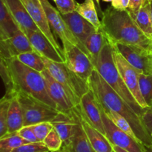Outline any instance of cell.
<instances>
[{"label":"cell","mask_w":152,"mask_h":152,"mask_svg":"<svg viewBox=\"0 0 152 152\" xmlns=\"http://www.w3.org/2000/svg\"><path fill=\"white\" fill-rule=\"evenodd\" d=\"M107 41V37L102 28L92 33L85 42V46L88 50L94 64L96 65L99 55Z\"/></svg>","instance_id":"24"},{"label":"cell","mask_w":152,"mask_h":152,"mask_svg":"<svg viewBox=\"0 0 152 152\" xmlns=\"http://www.w3.org/2000/svg\"><path fill=\"white\" fill-rule=\"evenodd\" d=\"M102 1H105V2H111V1H112V0H102Z\"/></svg>","instance_id":"47"},{"label":"cell","mask_w":152,"mask_h":152,"mask_svg":"<svg viewBox=\"0 0 152 152\" xmlns=\"http://www.w3.org/2000/svg\"><path fill=\"white\" fill-rule=\"evenodd\" d=\"M150 6H151V18H152V0H150Z\"/></svg>","instance_id":"46"},{"label":"cell","mask_w":152,"mask_h":152,"mask_svg":"<svg viewBox=\"0 0 152 152\" xmlns=\"http://www.w3.org/2000/svg\"><path fill=\"white\" fill-rule=\"evenodd\" d=\"M112 152H116L115 151H114V149H113V151H112Z\"/></svg>","instance_id":"48"},{"label":"cell","mask_w":152,"mask_h":152,"mask_svg":"<svg viewBox=\"0 0 152 152\" xmlns=\"http://www.w3.org/2000/svg\"><path fill=\"white\" fill-rule=\"evenodd\" d=\"M7 42L13 57L22 53L36 52L28 37L21 29L18 30Z\"/></svg>","instance_id":"23"},{"label":"cell","mask_w":152,"mask_h":152,"mask_svg":"<svg viewBox=\"0 0 152 152\" xmlns=\"http://www.w3.org/2000/svg\"><path fill=\"white\" fill-rule=\"evenodd\" d=\"M111 46H112L113 58H114L116 67L123 80H124L127 88L132 94L138 104L140 105V107H142L143 109L148 108L146 102H145L142 97L140 89L139 75L141 73L136 68H134L129 62H128L127 60L123 57V55L112 45Z\"/></svg>","instance_id":"8"},{"label":"cell","mask_w":152,"mask_h":152,"mask_svg":"<svg viewBox=\"0 0 152 152\" xmlns=\"http://www.w3.org/2000/svg\"><path fill=\"white\" fill-rule=\"evenodd\" d=\"M95 69L114 91L120 95V97L126 101L140 117H142L145 109L138 104L119 73L113 58L112 46L108 39L99 53L95 65Z\"/></svg>","instance_id":"4"},{"label":"cell","mask_w":152,"mask_h":152,"mask_svg":"<svg viewBox=\"0 0 152 152\" xmlns=\"http://www.w3.org/2000/svg\"><path fill=\"white\" fill-rule=\"evenodd\" d=\"M53 152H66V151H65V148H64L62 146V148H61L59 150V151H53Z\"/></svg>","instance_id":"45"},{"label":"cell","mask_w":152,"mask_h":152,"mask_svg":"<svg viewBox=\"0 0 152 152\" xmlns=\"http://www.w3.org/2000/svg\"><path fill=\"white\" fill-rule=\"evenodd\" d=\"M16 57L24 65L39 72H42L44 70L46 69L42 56H40L37 52L22 53L17 55Z\"/></svg>","instance_id":"27"},{"label":"cell","mask_w":152,"mask_h":152,"mask_svg":"<svg viewBox=\"0 0 152 152\" xmlns=\"http://www.w3.org/2000/svg\"><path fill=\"white\" fill-rule=\"evenodd\" d=\"M27 143L30 142L19 136L16 132L7 134L0 138V152H12L14 148Z\"/></svg>","instance_id":"30"},{"label":"cell","mask_w":152,"mask_h":152,"mask_svg":"<svg viewBox=\"0 0 152 152\" xmlns=\"http://www.w3.org/2000/svg\"><path fill=\"white\" fill-rule=\"evenodd\" d=\"M111 45L141 74H152V52L134 45L123 43Z\"/></svg>","instance_id":"9"},{"label":"cell","mask_w":152,"mask_h":152,"mask_svg":"<svg viewBox=\"0 0 152 152\" xmlns=\"http://www.w3.org/2000/svg\"><path fill=\"white\" fill-rule=\"evenodd\" d=\"M54 2L61 15L68 14L76 11L77 2L75 0H55Z\"/></svg>","instance_id":"35"},{"label":"cell","mask_w":152,"mask_h":152,"mask_svg":"<svg viewBox=\"0 0 152 152\" xmlns=\"http://www.w3.org/2000/svg\"><path fill=\"white\" fill-rule=\"evenodd\" d=\"M43 142L50 152L59 151L62 146V139L54 129L49 132Z\"/></svg>","instance_id":"32"},{"label":"cell","mask_w":152,"mask_h":152,"mask_svg":"<svg viewBox=\"0 0 152 152\" xmlns=\"http://www.w3.org/2000/svg\"><path fill=\"white\" fill-rule=\"evenodd\" d=\"M0 77L4 85L6 90V96L10 97L13 92L15 91L13 79L10 74L7 59L0 50Z\"/></svg>","instance_id":"28"},{"label":"cell","mask_w":152,"mask_h":152,"mask_svg":"<svg viewBox=\"0 0 152 152\" xmlns=\"http://www.w3.org/2000/svg\"><path fill=\"white\" fill-rule=\"evenodd\" d=\"M15 22L23 32L27 30L39 31L21 0H4Z\"/></svg>","instance_id":"19"},{"label":"cell","mask_w":152,"mask_h":152,"mask_svg":"<svg viewBox=\"0 0 152 152\" xmlns=\"http://www.w3.org/2000/svg\"><path fill=\"white\" fill-rule=\"evenodd\" d=\"M53 1H55V0H53Z\"/></svg>","instance_id":"50"},{"label":"cell","mask_w":152,"mask_h":152,"mask_svg":"<svg viewBox=\"0 0 152 152\" xmlns=\"http://www.w3.org/2000/svg\"><path fill=\"white\" fill-rule=\"evenodd\" d=\"M10 100V99H9ZM9 100L6 102L5 105L0 111V138L4 137L7 134V112L8 108Z\"/></svg>","instance_id":"37"},{"label":"cell","mask_w":152,"mask_h":152,"mask_svg":"<svg viewBox=\"0 0 152 152\" xmlns=\"http://www.w3.org/2000/svg\"><path fill=\"white\" fill-rule=\"evenodd\" d=\"M144 152H152V145H144Z\"/></svg>","instance_id":"44"},{"label":"cell","mask_w":152,"mask_h":152,"mask_svg":"<svg viewBox=\"0 0 152 152\" xmlns=\"http://www.w3.org/2000/svg\"><path fill=\"white\" fill-rule=\"evenodd\" d=\"M77 107L83 118L93 127L105 135L100 106L91 89L82 96L80 105Z\"/></svg>","instance_id":"14"},{"label":"cell","mask_w":152,"mask_h":152,"mask_svg":"<svg viewBox=\"0 0 152 152\" xmlns=\"http://www.w3.org/2000/svg\"><path fill=\"white\" fill-rule=\"evenodd\" d=\"M32 129L39 141L43 142L49 132L53 129V126L50 122H42L33 125Z\"/></svg>","instance_id":"33"},{"label":"cell","mask_w":152,"mask_h":152,"mask_svg":"<svg viewBox=\"0 0 152 152\" xmlns=\"http://www.w3.org/2000/svg\"><path fill=\"white\" fill-rule=\"evenodd\" d=\"M130 0H112L111 5L118 10H126L129 8Z\"/></svg>","instance_id":"40"},{"label":"cell","mask_w":152,"mask_h":152,"mask_svg":"<svg viewBox=\"0 0 152 152\" xmlns=\"http://www.w3.org/2000/svg\"><path fill=\"white\" fill-rule=\"evenodd\" d=\"M9 99H10V97L7 96H6V95H4L2 98H1V99H0V111L2 109V108L4 107V105H5L6 102L9 100Z\"/></svg>","instance_id":"42"},{"label":"cell","mask_w":152,"mask_h":152,"mask_svg":"<svg viewBox=\"0 0 152 152\" xmlns=\"http://www.w3.org/2000/svg\"><path fill=\"white\" fill-rule=\"evenodd\" d=\"M23 116L24 126H33L42 122H51L59 111L39 99L20 90H15Z\"/></svg>","instance_id":"6"},{"label":"cell","mask_w":152,"mask_h":152,"mask_svg":"<svg viewBox=\"0 0 152 152\" xmlns=\"http://www.w3.org/2000/svg\"><path fill=\"white\" fill-rule=\"evenodd\" d=\"M142 121L150 134L152 133V107L145 108L142 115Z\"/></svg>","instance_id":"38"},{"label":"cell","mask_w":152,"mask_h":152,"mask_svg":"<svg viewBox=\"0 0 152 152\" xmlns=\"http://www.w3.org/2000/svg\"><path fill=\"white\" fill-rule=\"evenodd\" d=\"M80 116V123L87 135L91 145L96 152H112L113 145L105 135L88 123L81 115L78 107H76Z\"/></svg>","instance_id":"20"},{"label":"cell","mask_w":152,"mask_h":152,"mask_svg":"<svg viewBox=\"0 0 152 152\" xmlns=\"http://www.w3.org/2000/svg\"><path fill=\"white\" fill-rule=\"evenodd\" d=\"M75 125L72 135L67 145H62L66 152H96L91 145L87 135L80 123V116L77 108L73 110Z\"/></svg>","instance_id":"17"},{"label":"cell","mask_w":152,"mask_h":152,"mask_svg":"<svg viewBox=\"0 0 152 152\" xmlns=\"http://www.w3.org/2000/svg\"><path fill=\"white\" fill-rule=\"evenodd\" d=\"M40 1H41L43 8L45 11L46 15H47V18L48 19L50 28L53 30V34L59 37L62 43L65 42L72 43V44L80 47L82 50H83L88 54L90 55L86 46L80 44V42L77 39V38L72 34L59 10L53 7L51 5V4L49 2L48 0H40Z\"/></svg>","instance_id":"11"},{"label":"cell","mask_w":152,"mask_h":152,"mask_svg":"<svg viewBox=\"0 0 152 152\" xmlns=\"http://www.w3.org/2000/svg\"><path fill=\"white\" fill-rule=\"evenodd\" d=\"M88 86L101 106L118 113L127 120L141 143L144 145H152V137L145 128L142 117L120 97L96 69L89 78Z\"/></svg>","instance_id":"1"},{"label":"cell","mask_w":152,"mask_h":152,"mask_svg":"<svg viewBox=\"0 0 152 152\" xmlns=\"http://www.w3.org/2000/svg\"><path fill=\"white\" fill-rule=\"evenodd\" d=\"M134 20L141 31L152 38V18L150 1L146 0L134 17Z\"/></svg>","instance_id":"25"},{"label":"cell","mask_w":152,"mask_h":152,"mask_svg":"<svg viewBox=\"0 0 152 152\" xmlns=\"http://www.w3.org/2000/svg\"><path fill=\"white\" fill-rule=\"evenodd\" d=\"M100 108L105 136L110 141V142L113 145L120 147L129 152H144L143 144L132 138L126 132L119 129L107 117L101 106Z\"/></svg>","instance_id":"10"},{"label":"cell","mask_w":152,"mask_h":152,"mask_svg":"<svg viewBox=\"0 0 152 152\" xmlns=\"http://www.w3.org/2000/svg\"><path fill=\"white\" fill-rule=\"evenodd\" d=\"M99 105H100V104H99ZM102 108L104 111V112H105V114H106L107 117H108V118H109L110 120H111V121L119 128V129H121L122 131L126 132L127 134H129V136L132 137V138H134V140H136L139 141L140 142V140L137 139V137L136 134H135L134 132L132 126H130V124H129V123L127 121V120H126V118L122 117L120 114L115 112V111H111V110L109 109H106V108H104L103 107H102Z\"/></svg>","instance_id":"29"},{"label":"cell","mask_w":152,"mask_h":152,"mask_svg":"<svg viewBox=\"0 0 152 152\" xmlns=\"http://www.w3.org/2000/svg\"><path fill=\"white\" fill-rule=\"evenodd\" d=\"M41 73L45 81L48 93L56 104V110L60 113L71 114L75 106L63 86L49 74L47 69Z\"/></svg>","instance_id":"13"},{"label":"cell","mask_w":152,"mask_h":152,"mask_svg":"<svg viewBox=\"0 0 152 152\" xmlns=\"http://www.w3.org/2000/svg\"><path fill=\"white\" fill-rule=\"evenodd\" d=\"M93 1L94 3L96 10H97L98 15H100V16H102V14H103V10H102V8H101L99 0H93Z\"/></svg>","instance_id":"41"},{"label":"cell","mask_w":152,"mask_h":152,"mask_svg":"<svg viewBox=\"0 0 152 152\" xmlns=\"http://www.w3.org/2000/svg\"><path fill=\"white\" fill-rule=\"evenodd\" d=\"M24 33L28 37L35 51L40 56L53 62L65 63V59L62 53L53 45L41 31L27 30Z\"/></svg>","instance_id":"16"},{"label":"cell","mask_w":152,"mask_h":152,"mask_svg":"<svg viewBox=\"0 0 152 152\" xmlns=\"http://www.w3.org/2000/svg\"><path fill=\"white\" fill-rule=\"evenodd\" d=\"M16 133H17L19 136H20L21 137L23 138L24 140H27L30 143L39 142V140L37 139V136L35 135V134H34V131H33L32 126H23Z\"/></svg>","instance_id":"36"},{"label":"cell","mask_w":152,"mask_h":152,"mask_svg":"<svg viewBox=\"0 0 152 152\" xmlns=\"http://www.w3.org/2000/svg\"><path fill=\"white\" fill-rule=\"evenodd\" d=\"M7 134L16 133L24 126L22 108L15 91L10 96L7 112Z\"/></svg>","instance_id":"21"},{"label":"cell","mask_w":152,"mask_h":152,"mask_svg":"<svg viewBox=\"0 0 152 152\" xmlns=\"http://www.w3.org/2000/svg\"><path fill=\"white\" fill-rule=\"evenodd\" d=\"M62 56L66 66L85 81L88 82L95 70V65L90 55L68 42L62 43Z\"/></svg>","instance_id":"7"},{"label":"cell","mask_w":152,"mask_h":152,"mask_svg":"<svg viewBox=\"0 0 152 152\" xmlns=\"http://www.w3.org/2000/svg\"><path fill=\"white\" fill-rule=\"evenodd\" d=\"M42 59L49 74L63 86L74 106H79L82 96L90 89L88 82L71 71L65 63L53 62L45 57Z\"/></svg>","instance_id":"5"},{"label":"cell","mask_w":152,"mask_h":152,"mask_svg":"<svg viewBox=\"0 0 152 152\" xmlns=\"http://www.w3.org/2000/svg\"><path fill=\"white\" fill-rule=\"evenodd\" d=\"M15 90H20L56 109L55 102L49 96L46 83L41 72L29 68L16 56L7 59Z\"/></svg>","instance_id":"3"},{"label":"cell","mask_w":152,"mask_h":152,"mask_svg":"<svg viewBox=\"0 0 152 152\" xmlns=\"http://www.w3.org/2000/svg\"><path fill=\"white\" fill-rule=\"evenodd\" d=\"M76 11L94 25L96 30L101 28V21L98 17V13L93 0H85L84 2H77Z\"/></svg>","instance_id":"26"},{"label":"cell","mask_w":152,"mask_h":152,"mask_svg":"<svg viewBox=\"0 0 152 152\" xmlns=\"http://www.w3.org/2000/svg\"><path fill=\"white\" fill-rule=\"evenodd\" d=\"M146 0H130L129 8L127 9L130 14L132 15V17L134 19L135 16L137 15V12L139 11L140 9L141 8L144 3Z\"/></svg>","instance_id":"39"},{"label":"cell","mask_w":152,"mask_h":152,"mask_svg":"<svg viewBox=\"0 0 152 152\" xmlns=\"http://www.w3.org/2000/svg\"><path fill=\"white\" fill-rule=\"evenodd\" d=\"M12 152H50L43 142H32L20 145L14 148Z\"/></svg>","instance_id":"34"},{"label":"cell","mask_w":152,"mask_h":152,"mask_svg":"<svg viewBox=\"0 0 152 152\" xmlns=\"http://www.w3.org/2000/svg\"><path fill=\"white\" fill-rule=\"evenodd\" d=\"M28 10L31 19L34 21L38 29L48 39L53 45L62 53V49L59 46L54 37V34L51 31L48 19L47 18L45 11L40 0H21Z\"/></svg>","instance_id":"12"},{"label":"cell","mask_w":152,"mask_h":152,"mask_svg":"<svg viewBox=\"0 0 152 152\" xmlns=\"http://www.w3.org/2000/svg\"><path fill=\"white\" fill-rule=\"evenodd\" d=\"M139 86L142 97L148 107H152V74H140Z\"/></svg>","instance_id":"31"},{"label":"cell","mask_w":152,"mask_h":152,"mask_svg":"<svg viewBox=\"0 0 152 152\" xmlns=\"http://www.w3.org/2000/svg\"><path fill=\"white\" fill-rule=\"evenodd\" d=\"M13 16L10 14L4 0H0V50L6 59L13 57L7 39L19 30Z\"/></svg>","instance_id":"15"},{"label":"cell","mask_w":152,"mask_h":152,"mask_svg":"<svg viewBox=\"0 0 152 152\" xmlns=\"http://www.w3.org/2000/svg\"><path fill=\"white\" fill-rule=\"evenodd\" d=\"M50 123L62 139V145H67L71 139L75 125L73 111L71 114H65L59 112L56 118Z\"/></svg>","instance_id":"22"},{"label":"cell","mask_w":152,"mask_h":152,"mask_svg":"<svg viewBox=\"0 0 152 152\" xmlns=\"http://www.w3.org/2000/svg\"><path fill=\"white\" fill-rule=\"evenodd\" d=\"M148 1H150V0H148Z\"/></svg>","instance_id":"51"},{"label":"cell","mask_w":152,"mask_h":152,"mask_svg":"<svg viewBox=\"0 0 152 152\" xmlns=\"http://www.w3.org/2000/svg\"><path fill=\"white\" fill-rule=\"evenodd\" d=\"M101 28L111 44L134 45L152 52V38L141 31L128 10L108 7L102 16Z\"/></svg>","instance_id":"2"},{"label":"cell","mask_w":152,"mask_h":152,"mask_svg":"<svg viewBox=\"0 0 152 152\" xmlns=\"http://www.w3.org/2000/svg\"><path fill=\"white\" fill-rule=\"evenodd\" d=\"M113 149H114L116 152H129L126 151V150L123 149V148H120V147L118 146H116V145H113Z\"/></svg>","instance_id":"43"},{"label":"cell","mask_w":152,"mask_h":152,"mask_svg":"<svg viewBox=\"0 0 152 152\" xmlns=\"http://www.w3.org/2000/svg\"><path fill=\"white\" fill-rule=\"evenodd\" d=\"M62 16L74 37L80 44L85 46L86 39L96 31L95 27L77 11L62 15Z\"/></svg>","instance_id":"18"},{"label":"cell","mask_w":152,"mask_h":152,"mask_svg":"<svg viewBox=\"0 0 152 152\" xmlns=\"http://www.w3.org/2000/svg\"><path fill=\"white\" fill-rule=\"evenodd\" d=\"M151 137H152V133L151 134Z\"/></svg>","instance_id":"49"}]
</instances>
